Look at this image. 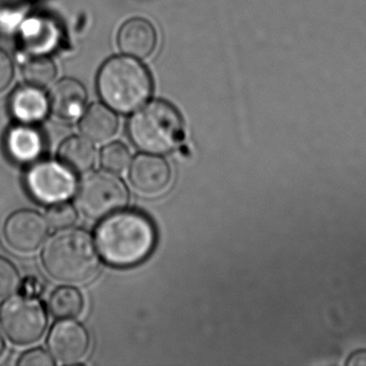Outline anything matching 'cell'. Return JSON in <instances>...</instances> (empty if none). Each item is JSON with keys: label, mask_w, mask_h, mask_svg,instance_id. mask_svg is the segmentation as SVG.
<instances>
[{"label": "cell", "mask_w": 366, "mask_h": 366, "mask_svg": "<svg viewBox=\"0 0 366 366\" xmlns=\"http://www.w3.org/2000/svg\"><path fill=\"white\" fill-rule=\"evenodd\" d=\"M96 244L102 259L117 267H129L142 262L153 252L156 230L144 214L134 211L112 214L100 222Z\"/></svg>", "instance_id": "6da1fadb"}, {"label": "cell", "mask_w": 366, "mask_h": 366, "mask_svg": "<svg viewBox=\"0 0 366 366\" xmlns=\"http://www.w3.org/2000/svg\"><path fill=\"white\" fill-rule=\"evenodd\" d=\"M97 91L114 112L129 114L147 104L153 93V79L147 68L134 57L114 56L100 68Z\"/></svg>", "instance_id": "7a4b0ae2"}, {"label": "cell", "mask_w": 366, "mask_h": 366, "mask_svg": "<svg viewBox=\"0 0 366 366\" xmlns=\"http://www.w3.org/2000/svg\"><path fill=\"white\" fill-rule=\"evenodd\" d=\"M42 263L51 277L69 284L92 280L99 267L93 239L80 229H64L52 235L42 250Z\"/></svg>", "instance_id": "3957f363"}, {"label": "cell", "mask_w": 366, "mask_h": 366, "mask_svg": "<svg viewBox=\"0 0 366 366\" xmlns=\"http://www.w3.org/2000/svg\"><path fill=\"white\" fill-rule=\"evenodd\" d=\"M127 130L137 149L154 155L173 151L184 139L182 115L164 100H153L134 111Z\"/></svg>", "instance_id": "277c9868"}, {"label": "cell", "mask_w": 366, "mask_h": 366, "mask_svg": "<svg viewBox=\"0 0 366 366\" xmlns=\"http://www.w3.org/2000/svg\"><path fill=\"white\" fill-rule=\"evenodd\" d=\"M129 200L127 187L109 172H93L81 181L76 189L79 211L92 219L108 217L123 209Z\"/></svg>", "instance_id": "5b68a950"}, {"label": "cell", "mask_w": 366, "mask_h": 366, "mask_svg": "<svg viewBox=\"0 0 366 366\" xmlns=\"http://www.w3.org/2000/svg\"><path fill=\"white\" fill-rule=\"evenodd\" d=\"M48 317L44 306L34 297L19 295L0 305V325L14 344L37 342L46 332Z\"/></svg>", "instance_id": "8992f818"}, {"label": "cell", "mask_w": 366, "mask_h": 366, "mask_svg": "<svg viewBox=\"0 0 366 366\" xmlns=\"http://www.w3.org/2000/svg\"><path fill=\"white\" fill-rule=\"evenodd\" d=\"M29 194L44 204L64 202L76 192V179L61 164L42 162L34 164L25 179Z\"/></svg>", "instance_id": "52a82bcc"}, {"label": "cell", "mask_w": 366, "mask_h": 366, "mask_svg": "<svg viewBox=\"0 0 366 366\" xmlns=\"http://www.w3.org/2000/svg\"><path fill=\"white\" fill-rule=\"evenodd\" d=\"M46 220L33 209L14 212L4 224L6 243L19 252H33L44 243L48 235Z\"/></svg>", "instance_id": "ba28073f"}, {"label": "cell", "mask_w": 366, "mask_h": 366, "mask_svg": "<svg viewBox=\"0 0 366 366\" xmlns=\"http://www.w3.org/2000/svg\"><path fill=\"white\" fill-rule=\"evenodd\" d=\"M49 348L53 357L63 364H74L86 355L89 335L81 323L64 320L56 323L49 336Z\"/></svg>", "instance_id": "9c48e42d"}, {"label": "cell", "mask_w": 366, "mask_h": 366, "mask_svg": "<svg viewBox=\"0 0 366 366\" xmlns=\"http://www.w3.org/2000/svg\"><path fill=\"white\" fill-rule=\"evenodd\" d=\"M61 39V29L48 16H27L19 26L21 49L31 56L50 54L56 50Z\"/></svg>", "instance_id": "30bf717a"}, {"label": "cell", "mask_w": 366, "mask_h": 366, "mask_svg": "<svg viewBox=\"0 0 366 366\" xmlns=\"http://www.w3.org/2000/svg\"><path fill=\"white\" fill-rule=\"evenodd\" d=\"M129 179L141 194H159L168 188L171 182V169L168 162L159 156L139 155L132 160Z\"/></svg>", "instance_id": "8fae6325"}, {"label": "cell", "mask_w": 366, "mask_h": 366, "mask_svg": "<svg viewBox=\"0 0 366 366\" xmlns=\"http://www.w3.org/2000/svg\"><path fill=\"white\" fill-rule=\"evenodd\" d=\"M158 44L157 31L149 21L130 19L117 34V46L123 54L137 59H145L153 54Z\"/></svg>", "instance_id": "7c38bea8"}, {"label": "cell", "mask_w": 366, "mask_h": 366, "mask_svg": "<svg viewBox=\"0 0 366 366\" xmlns=\"http://www.w3.org/2000/svg\"><path fill=\"white\" fill-rule=\"evenodd\" d=\"M8 108L18 123L35 125L44 121L50 112V102L44 89L25 84L12 92Z\"/></svg>", "instance_id": "4fadbf2b"}, {"label": "cell", "mask_w": 366, "mask_h": 366, "mask_svg": "<svg viewBox=\"0 0 366 366\" xmlns=\"http://www.w3.org/2000/svg\"><path fill=\"white\" fill-rule=\"evenodd\" d=\"M7 155L20 164H35L44 155L46 142L41 132L29 124L12 126L5 138Z\"/></svg>", "instance_id": "5bb4252c"}, {"label": "cell", "mask_w": 366, "mask_h": 366, "mask_svg": "<svg viewBox=\"0 0 366 366\" xmlns=\"http://www.w3.org/2000/svg\"><path fill=\"white\" fill-rule=\"evenodd\" d=\"M48 96L51 112L64 121H72L85 111L86 89L76 79H61L51 89Z\"/></svg>", "instance_id": "9a60e30c"}, {"label": "cell", "mask_w": 366, "mask_h": 366, "mask_svg": "<svg viewBox=\"0 0 366 366\" xmlns=\"http://www.w3.org/2000/svg\"><path fill=\"white\" fill-rule=\"evenodd\" d=\"M119 129V119L112 109L104 104H93L83 112L80 130L92 142H104Z\"/></svg>", "instance_id": "2e32d148"}, {"label": "cell", "mask_w": 366, "mask_h": 366, "mask_svg": "<svg viewBox=\"0 0 366 366\" xmlns=\"http://www.w3.org/2000/svg\"><path fill=\"white\" fill-rule=\"evenodd\" d=\"M59 158L61 164L72 173L84 174L95 164V147L85 137H70L59 147Z\"/></svg>", "instance_id": "e0dca14e"}, {"label": "cell", "mask_w": 366, "mask_h": 366, "mask_svg": "<svg viewBox=\"0 0 366 366\" xmlns=\"http://www.w3.org/2000/svg\"><path fill=\"white\" fill-rule=\"evenodd\" d=\"M83 305L84 300L82 295L74 287H61L56 289L49 300L51 314L56 318H74L82 312Z\"/></svg>", "instance_id": "ac0fdd59"}, {"label": "cell", "mask_w": 366, "mask_h": 366, "mask_svg": "<svg viewBox=\"0 0 366 366\" xmlns=\"http://www.w3.org/2000/svg\"><path fill=\"white\" fill-rule=\"evenodd\" d=\"M22 74L26 84L46 89L54 81L57 68L48 55H35L23 63Z\"/></svg>", "instance_id": "d6986e66"}, {"label": "cell", "mask_w": 366, "mask_h": 366, "mask_svg": "<svg viewBox=\"0 0 366 366\" xmlns=\"http://www.w3.org/2000/svg\"><path fill=\"white\" fill-rule=\"evenodd\" d=\"M33 0H0V29L14 31L29 16Z\"/></svg>", "instance_id": "ffe728a7"}, {"label": "cell", "mask_w": 366, "mask_h": 366, "mask_svg": "<svg viewBox=\"0 0 366 366\" xmlns=\"http://www.w3.org/2000/svg\"><path fill=\"white\" fill-rule=\"evenodd\" d=\"M132 154L122 142H113L102 149L100 164L104 170L111 173H122L129 166Z\"/></svg>", "instance_id": "44dd1931"}, {"label": "cell", "mask_w": 366, "mask_h": 366, "mask_svg": "<svg viewBox=\"0 0 366 366\" xmlns=\"http://www.w3.org/2000/svg\"><path fill=\"white\" fill-rule=\"evenodd\" d=\"M78 219V213L72 205L67 203H55L46 212V222L51 228L64 230L74 226Z\"/></svg>", "instance_id": "7402d4cb"}, {"label": "cell", "mask_w": 366, "mask_h": 366, "mask_svg": "<svg viewBox=\"0 0 366 366\" xmlns=\"http://www.w3.org/2000/svg\"><path fill=\"white\" fill-rule=\"evenodd\" d=\"M21 285L16 265L5 257L0 256V299L10 297Z\"/></svg>", "instance_id": "603a6c76"}, {"label": "cell", "mask_w": 366, "mask_h": 366, "mask_svg": "<svg viewBox=\"0 0 366 366\" xmlns=\"http://www.w3.org/2000/svg\"><path fill=\"white\" fill-rule=\"evenodd\" d=\"M55 362L44 349L35 348L21 355L18 360L20 366H52Z\"/></svg>", "instance_id": "cb8c5ba5"}, {"label": "cell", "mask_w": 366, "mask_h": 366, "mask_svg": "<svg viewBox=\"0 0 366 366\" xmlns=\"http://www.w3.org/2000/svg\"><path fill=\"white\" fill-rule=\"evenodd\" d=\"M14 76V66L12 59L5 51L0 49V93L8 89Z\"/></svg>", "instance_id": "d4e9b609"}, {"label": "cell", "mask_w": 366, "mask_h": 366, "mask_svg": "<svg viewBox=\"0 0 366 366\" xmlns=\"http://www.w3.org/2000/svg\"><path fill=\"white\" fill-rule=\"evenodd\" d=\"M22 293L26 297H35L44 290V284L37 276H29L22 282Z\"/></svg>", "instance_id": "484cf974"}, {"label": "cell", "mask_w": 366, "mask_h": 366, "mask_svg": "<svg viewBox=\"0 0 366 366\" xmlns=\"http://www.w3.org/2000/svg\"><path fill=\"white\" fill-rule=\"evenodd\" d=\"M348 366H366V350H360L349 357Z\"/></svg>", "instance_id": "4316f807"}, {"label": "cell", "mask_w": 366, "mask_h": 366, "mask_svg": "<svg viewBox=\"0 0 366 366\" xmlns=\"http://www.w3.org/2000/svg\"><path fill=\"white\" fill-rule=\"evenodd\" d=\"M5 349H6L5 340H4L3 334L0 333V357H3L4 353H5Z\"/></svg>", "instance_id": "83f0119b"}]
</instances>
